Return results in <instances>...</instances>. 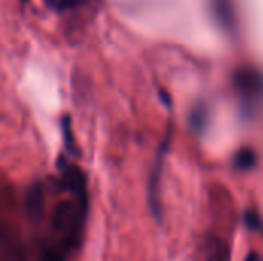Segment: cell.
Segmentation results:
<instances>
[{
  "label": "cell",
  "mask_w": 263,
  "mask_h": 261,
  "mask_svg": "<svg viewBox=\"0 0 263 261\" xmlns=\"http://www.w3.org/2000/svg\"><path fill=\"white\" fill-rule=\"evenodd\" d=\"M66 194L69 198H65L55 205L51 217V226L54 232L60 235L62 249L65 252L77 248L82 243L88 215V195H74L69 192Z\"/></svg>",
  "instance_id": "1"
},
{
  "label": "cell",
  "mask_w": 263,
  "mask_h": 261,
  "mask_svg": "<svg viewBox=\"0 0 263 261\" xmlns=\"http://www.w3.org/2000/svg\"><path fill=\"white\" fill-rule=\"evenodd\" d=\"M45 202H46V189L43 183H34L25 197V212L26 217L32 222L42 218L45 212Z\"/></svg>",
  "instance_id": "2"
},
{
  "label": "cell",
  "mask_w": 263,
  "mask_h": 261,
  "mask_svg": "<svg viewBox=\"0 0 263 261\" xmlns=\"http://www.w3.org/2000/svg\"><path fill=\"white\" fill-rule=\"evenodd\" d=\"M203 251H205V261H230L228 245L217 237L206 238Z\"/></svg>",
  "instance_id": "3"
},
{
  "label": "cell",
  "mask_w": 263,
  "mask_h": 261,
  "mask_svg": "<svg viewBox=\"0 0 263 261\" xmlns=\"http://www.w3.org/2000/svg\"><path fill=\"white\" fill-rule=\"evenodd\" d=\"M43 2L54 12L63 14V12H68V11H76V9H79L82 6H86L92 0H43Z\"/></svg>",
  "instance_id": "4"
},
{
  "label": "cell",
  "mask_w": 263,
  "mask_h": 261,
  "mask_svg": "<svg viewBox=\"0 0 263 261\" xmlns=\"http://www.w3.org/2000/svg\"><path fill=\"white\" fill-rule=\"evenodd\" d=\"M65 251L54 249V248H43L42 251V261H65Z\"/></svg>",
  "instance_id": "5"
},
{
  "label": "cell",
  "mask_w": 263,
  "mask_h": 261,
  "mask_svg": "<svg viewBox=\"0 0 263 261\" xmlns=\"http://www.w3.org/2000/svg\"><path fill=\"white\" fill-rule=\"evenodd\" d=\"M245 222H247L250 229H254V231H262L263 229V222L256 212H247Z\"/></svg>",
  "instance_id": "6"
},
{
  "label": "cell",
  "mask_w": 263,
  "mask_h": 261,
  "mask_svg": "<svg viewBox=\"0 0 263 261\" xmlns=\"http://www.w3.org/2000/svg\"><path fill=\"white\" fill-rule=\"evenodd\" d=\"M22 2H23V3H26V2H28V0H22Z\"/></svg>",
  "instance_id": "7"
}]
</instances>
